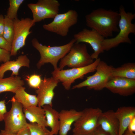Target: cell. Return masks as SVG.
Listing matches in <instances>:
<instances>
[{"mask_svg": "<svg viewBox=\"0 0 135 135\" xmlns=\"http://www.w3.org/2000/svg\"><path fill=\"white\" fill-rule=\"evenodd\" d=\"M85 18L86 26L104 38L112 36L113 32L119 31L120 16L117 12L99 8L86 15Z\"/></svg>", "mask_w": 135, "mask_h": 135, "instance_id": "obj_1", "label": "cell"}, {"mask_svg": "<svg viewBox=\"0 0 135 135\" xmlns=\"http://www.w3.org/2000/svg\"><path fill=\"white\" fill-rule=\"evenodd\" d=\"M119 12L120 16L118 24L119 32L114 38L104 39L102 43L104 51L109 50L122 43H132L129 35L130 33L135 34V24L132 22L135 18V14L126 12L122 6L120 7Z\"/></svg>", "mask_w": 135, "mask_h": 135, "instance_id": "obj_2", "label": "cell"}, {"mask_svg": "<svg viewBox=\"0 0 135 135\" xmlns=\"http://www.w3.org/2000/svg\"><path fill=\"white\" fill-rule=\"evenodd\" d=\"M76 42V40L73 38L65 45L50 46L43 45L36 38L32 39L31 41L32 46L38 51L40 55V60L36 64L37 68L40 69L45 64L50 63L53 66L54 70L57 69L59 60L68 52Z\"/></svg>", "mask_w": 135, "mask_h": 135, "instance_id": "obj_3", "label": "cell"}, {"mask_svg": "<svg viewBox=\"0 0 135 135\" xmlns=\"http://www.w3.org/2000/svg\"><path fill=\"white\" fill-rule=\"evenodd\" d=\"M94 62L88 52L86 45L83 43L76 42L68 52L61 59L58 68L62 70L66 66L72 68L82 67Z\"/></svg>", "mask_w": 135, "mask_h": 135, "instance_id": "obj_4", "label": "cell"}, {"mask_svg": "<svg viewBox=\"0 0 135 135\" xmlns=\"http://www.w3.org/2000/svg\"><path fill=\"white\" fill-rule=\"evenodd\" d=\"M113 68L100 60L97 66L96 73L87 77L86 79L83 82L73 86L72 89L86 87L88 90L97 91L102 90L105 88V86L112 78L111 72Z\"/></svg>", "mask_w": 135, "mask_h": 135, "instance_id": "obj_5", "label": "cell"}, {"mask_svg": "<svg viewBox=\"0 0 135 135\" xmlns=\"http://www.w3.org/2000/svg\"><path fill=\"white\" fill-rule=\"evenodd\" d=\"M99 58L91 64L84 67L72 68L66 70H60L58 68L52 72V77L62 83L64 88L70 89L71 86L77 79L83 78L84 75L96 70L97 66L100 60Z\"/></svg>", "mask_w": 135, "mask_h": 135, "instance_id": "obj_6", "label": "cell"}, {"mask_svg": "<svg viewBox=\"0 0 135 135\" xmlns=\"http://www.w3.org/2000/svg\"><path fill=\"white\" fill-rule=\"evenodd\" d=\"M11 102V108L5 114L4 120V130L10 133L17 134L28 126V123L23 112L22 105L17 101L14 96Z\"/></svg>", "mask_w": 135, "mask_h": 135, "instance_id": "obj_7", "label": "cell"}, {"mask_svg": "<svg viewBox=\"0 0 135 135\" xmlns=\"http://www.w3.org/2000/svg\"><path fill=\"white\" fill-rule=\"evenodd\" d=\"M102 112L98 108H88L82 111L79 118L74 123L73 133L88 135L98 126V118Z\"/></svg>", "mask_w": 135, "mask_h": 135, "instance_id": "obj_8", "label": "cell"}, {"mask_svg": "<svg viewBox=\"0 0 135 135\" xmlns=\"http://www.w3.org/2000/svg\"><path fill=\"white\" fill-rule=\"evenodd\" d=\"M78 20L77 12L70 10L64 13L57 14L51 22L43 24L42 27L46 30L65 37L68 35L70 28L77 23Z\"/></svg>", "mask_w": 135, "mask_h": 135, "instance_id": "obj_9", "label": "cell"}, {"mask_svg": "<svg viewBox=\"0 0 135 135\" xmlns=\"http://www.w3.org/2000/svg\"><path fill=\"white\" fill-rule=\"evenodd\" d=\"M14 30V34L12 44L11 56L16 55L18 51L25 44L26 40L28 36L32 33L30 28L35 25L32 19L29 18H18L13 20Z\"/></svg>", "mask_w": 135, "mask_h": 135, "instance_id": "obj_10", "label": "cell"}, {"mask_svg": "<svg viewBox=\"0 0 135 135\" xmlns=\"http://www.w3.org/2000/svg\"><path fill=\"white\" fill-rule=\"evenodd\" d=\"M27 6L32 13V20L35 23L46 18H54L58 14L60 4L57 0H39Z\"/></svg>", "mask_w": 135, "mask_h": 135, "instance_id": "obj_11", "label": "cell"}, {"mask_svg": "<svg viewBox=\"0 0 135 135\" xmlns=\"http://www.w3.org/2000/svg\"><path fill=\"white\" fill-rule=\"evenodd\" d=\"M74 38L77 43L85 42L92 46L94 52L91 55L92 58L96 60L99 55L104 52L102 48L104 38L95 30L85 28L74 35Z\"/></svg>", "mask_w": 135, "mask_h": 135, "instance_id": "obj_12", "label": "cell"}, {"mask_svg": "<svg viewBox=\"0 0 135 135\" xmlns=\"http://www.w3.org/2000/svg\"><path fill=\"white\" fill-rule=\"evenodd\" d=\"M60 82L52 77L42 80L41 84L36 90L38 100V106L42 107L45 105L52 106V100L54 93V90Z\"/></svg>", "mask_w": 135, "mask_h": 135, "instance_id": "obj_13", "label": "cell"}, {"mask_svg": "<svg viewBox=\"0 0 135 135\" xmlns=\"http://www.w3.org/2000/svg\"><path fill=\"white\" fill-rule=\"evenodd\" d=\"M105 88L114 94L121 96H130L135 92V79L120 77L112 78Z\"/></svg>", "mask_w": 135, "mask_h": 135, "instance_id": "obj_14", "label": "cell"}, {"mask_svg": "<svg viewBox=\"0 0 135 135\" xmlns=\"http://www.w3.org/2000/svg\"><path fill=\"white\" fill-rule=\"evenodd\" d=\"M98 124L110 135H118L119 122L113 110L102 112L98 119Z\"/></svg>", "mask_w": 135, "mask_h": 135, "instance_id": "obj_15", "label": "cell"}, {"mask_svg": "<svg viewBox=\"0 0 135 135\" xmlns=\"http://www.w3.org/2000/svg\"><path fill=\"white\" fill-rule=\"evenodd\" d=\"M82 111L74 109L62 110L59 112V135H67L72 124L79 118Z\"/></svg>", "mask_w": 135, "mask_h": 135, "instance_id": "obj_16", "label": "cell"}, {"mask_svg": "<svg viewBox=\"0 0 135 135\" xmlns=\"http://www.w3.org/2000/svg\"><path fill=\"white\" fill-rule=\"evenodd\" d=\"M30 62L26 55H21L16 60H9L4 63L0 66V78H3L4 73L8 70L12 72L11 76H18L20 68L22 66L30 68Z\"/></svg>", "mask_w": 135, "mask_h": 135, "instance_id": "obj_17", "label": "cell"}, {"mask_svg": "<svg viewBox=\"0 0 135 135\" xmlns=\"http://www.w3.org/2000/svg\"><path fill=\"white\" fill-rule=\"evenodd\" d=\"M114 113L119 122L118 135H122L131 120L135 117V108L133 106L120 107Z\"/></svg>", "mask_w": 135, "mask_h": 135, "instance_id": "obj_18", "label": "cell"}, {"mask_svg": "<svg viewBox=\"0 0 135 135\" xmlns=\"http://www.w3.org/2000/svg\"><path fill=\"white\" fill-rule=\"evenodd\" d=\"M23 111L26 118L30 123L47 127L44 111L42 107L37 106L23 108Z\"/></svg>", "mask_w": 135, "mask_h": 135, "instance_id": "obj_19", "label": "cell"}, {"mask_svg": "<svg viewBox=\"0 0 135 135\" xmlns=\"http://www.w3.org/2000/svg\"><path fill=\"white\" fill-rule=\"evenodd\" d=\"M42 107L44 111L47 126L50 128L53 135H57L59 129V112L48 105Z\"/></svg>", "mask_w": 135, "mask_h": 135, "instance_id": "obj_20", "label": "cell"}, {"mask_svg": "<svg viewBox=\"0 0 135 135\" xmlns=\"http://www.w3.org/2000/svg\"><path fill=\"white\" fill-rule=\"evenodd\" d=\"M23 86L19 88L15 92L14 96L15 99L21 104L24 108L38 105V100L36 95L30 94L25 91Z\"/></svg>", "mask_w": 135, "mask_h": 135, "instance_id": "obj_21", "label": "cell"}, {"mask_svg": "<svg viewBox=\"0 0 135 135\" xmlns=\"http://www.w3.org/2000/svg\"><path fill=\"white\" fill-rule=\"evenodd\" d=\"M24 84V80L18 76L0 78V93L7 92L14 93L19 88Z\"/></svg>", "mask_w": 135, "mask_h": 135, "instance_id": "obj_22", "label": "cell"}, {"mask_svg": "<svg viewBox=\"0 0 135 135\" xmlns=\"http://www.w3.org/2000/svg\"><path fill=\"white\" fill-rule=\"evenodd\" d=\"M111 76L112 78L120 77L135 79V63L128 62L117 68L113 67Z\"/></svg>", "mask_w": 135, "mask_h": 135, "instance_id": "obj_23", "label": "cell"}, {"mask_svg": "<svg viewBox=\"0 0 135 135\" xmlns=\"http://www.w3.org/2000/svg\"><path fill=\"white\" fill-rule=\"evenodd\" d=\"M14 30L13 20L5 15L3 37L8 42L12 44L14 40Z\"/></svg>", "mask_w": 135, "mask_h": 135, "instance_id": "obj_24", "label": "cell"}, {"mask_svg": "<svg viewBox=\"0 0 135 135\" xmlns=\"http://www.w3.org/2000/svg\"><path fill=\"white\" fill-rule=\"evenodd\" d=\"M24 0H10L9 6L7 12L6 16L13 20L17 17V12L20 6Z\"/></svg>", "mask_w": 135, "mask_h": 135, "instance_id": "obj_25", "label": "cell"}, {"mask_svg": "<svg viewBox=\"0 0 135 135\" xmlns=\"http://www.w3.org/2000/svg\"><path fill=\"white\" fill-rule=\"evenodd\" d=\"M31 135H53L50 130L46 127L40 126L34 123H28Z\"/></svg>", "mask_w": 135, "mask_h": 135, "instance_id": "obj_26", "label": "cell"}, {"mask_svg": "<svg viewBox=\"0 0 135 135\" xmlns=\"http://www.w3.org/2000/svg\"><path fill=\"white\" fill-rule=\"evenodd\" d=\"M26 80L30 87L36 89L39 87L42 81L40 75L35 74L27 77Z\"/></svg>", "mask_w": 135, "mask_h": 135, "instance_id": "obj_27", "label": "cell"}, {"mask_svg": "<svg viewBox=\"0 0 135 135\" xmlns=\"http://www.w3.org/2000/svg\"><path fill=\"white\" fill-rule=\"evenodd\" d=\"M10 52L5 49L0 48V64L10 60Z\"/></svg>", "mask_w": 135, "mask_h": 135, "instance_id": "obj_28", "label": "cell"}, {"mask_svg": "<svg viewBox=\"0 0 135 135\" xmlns=\"http://www.w3.org/2000/svg\"><path fill=\"white\" fill-rule=\"evenodd\" d=\"M7 112L5 100L0 101V122L4 120L5 114Z\"/></svg>", "mask_w": 135, "mask_h": 135, "instance_id": "obj_29", "label": "cell"}, {"mask_svg": "<svg viewBox=\"0 0 135 135\" xmlns=\"http://www.w3.org/2000/svg\"><path fill=\"white\" fill-rule=\"evenodd\" d=\"M12 47L11 44L8 42L3 37L0 36V48L10 52Z\"/></svg>", "mask_w": 135, "mask_h": 135, "instance_id": "obj_30", "label": "cell"}, {"mask_svg": "<svg viewBox=\"0 0 135 135\" xmlns=\"http://www.w3.org/2000/svg\"><path fill=\"white\" fill-rule=\"evenodd\" d=\"M88 135H110V134L103 130L100 126H98Z\"/></svg>", "mask_w": 135, "mask_h": 135, "instance_id": "obj_31", "label": "cell"}, {"mask_svg": "<svg viewBox=\"0 0 135 135\" xmlns=\"http://www.w3.org/2000/svg\"><path fill=\"white\" fill-rule=\"evenodd\" d=\"M4 26V16L0 14V36L3 37Z\"/></svg>", "mask_w": 135, "mask_h": 135, "instance_id": "obj_32", "label": "cell"}, {"mask_svg": "<svg viewBox=\"0 0 135 135\" xmlns=\"http://www.w3.org/2000/svg\"><path fill=\"white\" fill-rule=\"evenodd\" d=\"M127 129L132 132H135V117L131 120L127 128Z\"/></svg>", "mask_w": 135, "mask_h": 135, "instance_id": "obj_33", "label": "cell"}, {"mask_svg": "<svg viewBox=\"0 0 135 135\" xmlns=\"http://www.w3.org/2000/svg\"><path fill=\"white\" fill-rule=\"evenodd\" d=\"M17 135H31L30 130L27 126L19 132Z\"/></svg>", "mask_w": 135, "mask_h": 135, "instance_id": "obj_34", "label": "cell"}, {"mask_svg": "<svg viewBox=\"0 0 135 135\" xmlns=\"http://www.w3.org/2000/svg\"><path fill=\"white\" fill-rule=\"evenodd\" d=\"M0 135H17V134L8 132L4 130H0Z\"/></svg>", "mask_w": 135, "mask_h": 135, "instance_id": "obj_35", "label": "cell"}, {"mask_svg": "<svg viewBox=\"0 0 135 135\" xmlns=\"http://www.w3.org/2000/svg\"><path fill=\"white\" fill-rule=\"evenodd\" d=\"M122 135H135L134 132H132L127 129Z\"/></svg>", "mask_w": 135, "mask_h": 135, "instance_id": "obj_36", "label": "cell"}, {"mask_svg": "<svg viewBox=\"0 0 135 135\" xmlns=\"http://www.w3.org/2000/svg\"><path fill=\"white\" fill-rule=\"evenodd\" d=\"M72 135H80L78 134H76L73 133V134Z\"/></svg>", "mask_w": 135, "mask_h": 135, "instance_id": "obj_37", "label": "cell"}]
</instances>
